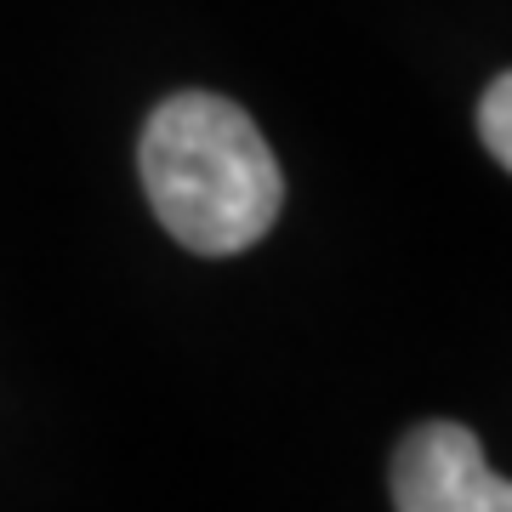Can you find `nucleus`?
Returning a JSON list of instances; mask_svg holds the SVG:
<instances>
[{"label":"nucleus","instance_id":"2","mask_svg":"<svg viewBox=\"0 0 512 512\" xmlns=\"http://www.w3.org/2000/svg\"><path fill=\"white\" fill-rule=\"evenodd\" d=\"M393 507L399 512H512V478L484 461L473 427L421 421L393 450Z\"/></svg>","mask_w":512,"mask_h":512},{"label":"nucleus","instance_id":"3","mask_svg":"<svg viewBox=\"0 0 512 512\" xmlns=\"http://www.w3.org/2000/svg\"><path fill=\"white\" fill-rule=\"evenodd\" d=\"M478 137L490 148V160L501 171H512V69L495 74L484 97H478Z\"/></svg>","mask_w":512,"mask_h":512},{"label":"nucleus","instance_id":"1","mask_svg":"<svg viewBox=\"0 0 512 512\" xmlns=\"http://www.w3.org/2000/svg\"><path fill=\"white\" fill-rule=\"evenodd\" d=\"M160 228L194 256H239L279 222L285 177L268 137L217 92H171L137 143Z\"/></svg>","mask_w":512,"mask_h":512}]
</instances>
